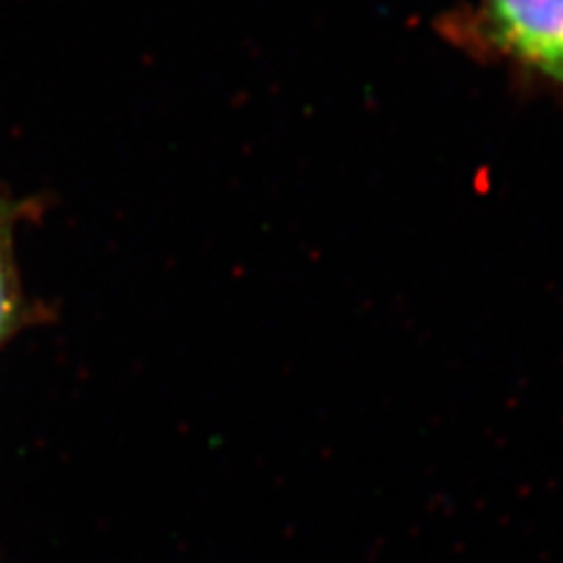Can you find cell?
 <instances>
[{
    "label": "cell",
    "mask_w": 563,
    "mask_h": 563,
    "mask_svg": "<svg viewBox=\"0 0 563 563\" xmlns=\"http://www.w3.org/2000/svg\"><path fill=\"white\" fill-rule=\"evenodd\" d=\"M486 8L507 52L563 82V0H486Z\"/></svg>",
    "instance_id": "cell-1"
},
{
    "label": "cell",
    "mask_w": 563,
    "mask_h": 563,
    "mask_svg": "<svg viewBox=\"0 0 563 563\" xmlns=\"http://www.w3.org/2000/svg\"><path fill=\"white\" fill-rule=\"evenodd\" d=\"M10 246H8V219L5 209L0 205V339L5 336L8 329L14 322V306H16V294H14V279L10 268Z\"/></svg>",
    "instance_id": "cell-2"
}]
</instances>
